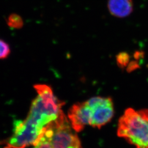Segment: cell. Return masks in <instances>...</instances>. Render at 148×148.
I'll list each match as a JSON object with an SVG mask.
<instances>
[{
  "instance_id": "obj_1",
  "label": "cell",
  "mask_w": 148,
  "mask_h": 148,
  "mask_svg": "<svg viewBox=\"0 0 148 148\" xmlns=\"http://www.w3.org/2000/svg\"><path fill=\"white\" fill-rule=\"evenodd\" d=\"M37 96L27 117L14 122L13 132L4 148H26L36 142L43 128L55 120L62 111L64 103L59 100L47 85H36Z\"/></svg>"
},
{
  "instance_id": "obj_2",
  "label": "cell",
  "mask_w": 148,
  "mask_h": 148,
  "mask_svg": "<svg viewBox=\"0 0 148 148\" xmlns=\"http://www.w3.org/2000/svg\"><path fill=\"white\" fill-rule=\"evenodd\" d=\"M63 111L45 127L33 148H82Z\"/></svg>"
},
{
  "instance_id": "obj_3",
  "label": "cell",
  "mask_w": 148,
  "mask_h": 148,
  "mask_svg": "<svg viewBox=\"0 0 148 148\" xmlns=\"http://www.w3.org/2000/svg\"><path fill=\"white\" fill-rule=\"evenodd\" d=\"M117 135L136 148H148V109L126 110L119 120Z\"/></svg>"
},
{
  "instance_id": "obj_4",
  "label": "cell",
  "mask_w": 148,
  "mask_h": 148,
  "mask_svg": "<svg viewBox=\"0 0 148 148\" xmlns=\"http://www.w3.org/2000/svg\"><path fill=\"white\" fill-rule=\"evenodd\" d=\"M87 102L92 111L91 126L100 128L111 120L114 114L111 98L95 97Z\"/></svg>"
},
{
  "instance_id": "obj_5",
  "label": "cell",
  "mask_w": 148,
  "mask_h": 148,
  "mask_svg": "<svg viewBox=\"0 0 148 148\" xmlns=\"http://www.w3.org/2000/svg\"><path fill=\"white\" fill-rule=\"evenodd\" d=\"M92 111L87 101L74 104L68 112L71 126L75 132H79L85 126L90 125Z\"/></svg>"
},
{
  "instance_id": "obj_6",
  "label": "cell",
  "mask_w": 148,
  "mask_h": 148,
  "mask_svg": "<svg viewBox=\"0 0 148 148\" xmlns=\"http://www.w3.org/2000/svg\"><path fill=\"white\" fill-rule=\"evenodd\" d=\"M107 6L111 16L118 18H126L133 11L132 0H108Z\"/></svg>"
},
{
  "instance_id": "obj_7",
  "label": "cell",
  "mask_w": 148,
  "mask_h": 148,
  "mask_svg": "<svg viewBox=\"0 0 148 148\" xmlns=\"http://www.w3.org/2000/svg\"><path fill=\"white\" fill-rule=\"evenodd\" d=\"M8 27L13 29H21L24 26V21L21 16L16 13L9 15L6 21Z\"/></svg>"
},
{
  "instance_id": "obj_8",
  "label": "cell",
  "mask_w": 148,
  "mask_h": 148,
  "mask_svg": "<svg viewBox=\"0 0 148 148\" xmlns=\"http://www.w3.org/2000/svg\"><path fill=\"white\" fill-rule=\"evenodd\" d=\"M11 47L9 44L0 38V59H5L11 54Z\"/></svg>"
},
{
  "instance_id": "obj_9",
  "label": "cell",
  "mask_w": 148,
  "mask_h": 148,
  "mask_svg": "<svg viewBox=\"0 0 148 148\" xmlns=\"http://www.w3.org/2000/svg\"><path fill=\"white\" fill-rule=\"evenodd\" d=\"M128 60H129V56L126 53H120L117 56V62L121 65H126L128 63Z\"/></svg>"
}]
</instances>
